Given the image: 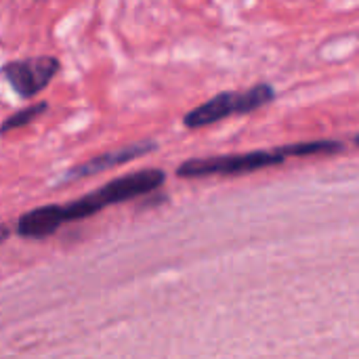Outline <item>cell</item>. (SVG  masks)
I'll use <instances>...</instances> for the list:
<instances>
[{
  "label": "cell",
  "mask_w": 359,
  "mask_h": 359,
  "mask_svg": "<svg viewBox=\"0 0 359 359\" xmlns=\"http://www.w3.org/2000/svg\"><path fill=\"white\" fill-rule=\"evenodd\" d=\"M164 181H166V172L160 168H145V170L124 175L74 202L48 204V206H40L21 215L17 221V233L25 240H44L53 236L63 223L88 219L101 212L105 206L128 202L139 196L151 194L158 187H162Z\"/></svg>",
  "instance_id": "1"
},
{
  "label": "cell",
  "mask_w": 359,
  "mask_h": 359,
  "mask_svg": "<svg viewBox=\"0 0 359 359\" xmlns=\"http://www.w3.org/2000/svg\"><path fill=\"white\" fill-rule=\"evenodd\" d=\"M286 160V154L282 149L273 151H248V154H233V156H215V158H200V160H187L177 168V175L181 179H202V177H236L255 172L261 168L278 166Z\"/></svg>",
  "instance_id": "2"
},
{
  "label": "cell",
  "mask_w": 359,
  "mask_h": 359,
  "mask_svg": "<svg viewBox=\"0 0 359 359\" xmlns=\"http://www.w3.org/2000/svg\"><path fill=\"white\" fill-rule=\"evenodd\" d=\"M59 67H61V63L57 57L42 55V57H34V59L8 61L6 65H2L0 74L6 78V82L19 97L32 99L55 78Z\"/></svg>",
  "instance_id": "3"
},
{
  "label": "cell",
  "mask_w": 359,
  "mask_h": 359,
  "mask_svg": "<svg viewBox=\"0 0 359 359\" xmlns=\"http://www.w3.org/2000/svg\"><path fill=\"white\" fill-rule=\"evenodd\" d=\"M156 149H158V145L154 141H139V143H133V145H126V147H120V149H114V151H105L101 156L90 158L88 162L78 164L72 170H67L63 175L61 183H69V181H78L82 177L99 175L103 170H109V168L122 166L126 162H133V160H137L141 156H147V154H151Z\"/></svg>",
  "instance_id": "4"
},
{
  "label": "cell",
  "mask_w": 359,
  "mask_h": 359,
  "mask_svg": "<svg viewBox=\"0 0 359 359\" xmlns=\"http://www.w3.org/2000/svg\"><path fill=\"white\" fill-rule=\"evenodd\" d=\"M236 114H238V93H221V95L212 97L210 101L191 109L183 118V124L187 128H202V126L215 124V122L225 120Z\"/></svg>",
  "instance_id": "5"
},
{
  "label": "cell",
  "mask_w": 359,
  "mask_h": 359,
  "mask_svg": "<svg viewBox=\"0 0 359 359\" xmlns=\"http://www.w3.org/2000/svg\"><path fill=\"white\" fill-rule=\"evenodd\" d=\"M276 99V90L271 84H257L246 93H238V114L255 111Z\"/></svg>",
  "instance_id": "6"
},
{
  "label": "cell",
  "mask_w": 359,
  "mask_h": 359,
  "mask_svg": "<svg viewBox=\"0 0 359 359\" xmlns=\"http://www.w3.org/2000/svg\"><path fill=\"white\" fill-rule=\"evenodd\" d=\"M286 158H307V156H318V154H339L343 149V143L339 141H307V143H297V145H286V147H280Z\"/></svg>",
  "instance_id": "7"
},
{
  "label": "cell",
  "mask_w": 359,
  "mask_h": 359,
  "mask_svg": "<svg viewBox=\"0 0 359 359\" xmlns=\"http://www.w3.org/2000/svg\"><path fill=\"white\" fill-rule=\"evenodd\" d=\"M46 109H48V103L42 101V103H34L32 107H25V109H21V111L8 116V118L0 124V135H6V133H11V130H17V128H23V126L32 124V122H34L36 118H40Z\"/></svg>",
  "instance_id": "8"
},
{
  "label": "cell",
  "mask_w": 359,
  "mask_h": 359,
  "mask_svg": "<svg viewBox=\"0 0 359 359\" xmlns=\"http://www.w3.org/2000/svg\"><path fill=\"white\" fill-rule=\"evenodd\" d=\"M11 236V227L8 225H0V244Z\"/></svg>",
  "instance_id": "9"
},
{
  "label": "cell",
  "mask_w": 359,
  "mask_h": 359,
  "mask_svg": "<svg viewBox=\"0 0 359 359\" xmlns=\"http://www.w3.org/2000/svg\"><path fill=\"white\" fill-rule=\"evenodd\" d=\"M355 143H358V145H359V135H358V137H355Z\"/></svg>",
  "instance_id": "10"
}]
</instances>
